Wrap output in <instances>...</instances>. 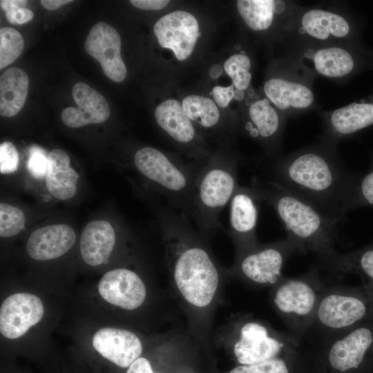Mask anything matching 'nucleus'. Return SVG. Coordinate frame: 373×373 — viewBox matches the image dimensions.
Here are the masks:
<instances>
[{
  "label": "nucleus",
  "mask_w": 373,
  "mask_h": 373,
  "mask_svg": "<svg viewBox=\"0 0 373 373\" xmlns=\"http://www.w3.org/2000/svg\"><path fill=\"white\" fill-rule=\"evenodd\" d=\"M251 186L261 202L272 207L298 254L313 252L320 258L335 250L339 220L273 180L254 177Z\"/></svg>",
  "instance_id": "nucleus-3"
},
{
  "label": "nucleus",
  "mask_w": 373,
  "mask_h": 373,
  "mask_svg": "<svg viewBox=\"0 0 373 373\" xmlns=\"http://www.w3.org/2000/svg\"><path fill=\"white\" fill-rule=\"evenodd\" d=\"M299 343L288 332H279L260 321L247 319L239 328L233 353L243 365L292 354Z\"/></svg>",
  "instance_id": "nucleus-9"
},
{
  "label": "nucleus",
  "mask_w": 373,
  "mask_h": 373,
  "mask_svg": "<svg viewBox=\"0 0 373 373\" xmlns=\"http://www.w3.org/2000/svg\"><path fill=\"white\" fill-rule=\"evenodd\" d=\"M84 48L99 61L108 79L118 83L124 80L127 70L121 57V38L112 26L104 21L95 23L86 37Z\"/></svg>",
  "instance_id": "nucleus-16"
},
{
  "label": "nucleus",
  "mask_w": 373,
  "mask_h": 373,
  "mask_svg": "<svg viewBox=\"0 0 373 373\" xmlns=\"http://www.w3.org/2000/svg\"><path fill=\"white\" fill-rule=\"evenodd\" d=\"M238 164L235 157L220 154L198 164L191 218L204 236L214 233L221 226L220 214L239 186Z\"/></svg>",
  "instance_id": "nucleus-4"
},
{
  "label": "nucleus",
  "mask_w": 373,
  "mask_h": 373,
  "mask_svg": "<svg viewBox=\"0 0 373 373\" xmlns=\"http://www.w3.org/2000/svg\"><path fill=\"white\" fill-rule=\"evenodd\" d=\"M336 147L321 141L278 157L271 171L273 180L342 222L347 197L358 175L345 166Z\"/></svg>",
  "instance_id": "nucleus-1"
},
{
  "label": "nucleus",
  "mask_w": 373,
  "mask_h": 373,
  "mask_svg": "<svg viewBox=\"0 0 373 373\" xmlns=\"http://www.w3.org/2000/svg\"><path fill=\"white\" fill-rule=\"evenodd\" d=\"M298 254L287 238L260 245L238 255L236 271L246 280L262 286H274L283 278L284 264L289 257Z\"/></svg>",
  "instance_id": "nucleus-12"
},
{
  "label": "nucleus",
  "mask_w": 373,
  "mask_h": 373,
  "mask_svg": "<svg viewBox=\"0 0 373 373\" xmlns=\"http://www.w3.org/2000/svg\"><path fill=\"white\" fill-rule=\"evenodd\" d=\"M126 373H155L148 359L139 357L126 370Z\"/></svg>",
  "instance_id": "nucleus-41"
},
{
  "label": "nucleus",
  "mask_w": 373,
  "mask_h": 373,
  "mask_svg": "<svg viewBox=\"0 0 373 373\" xmlns=\"http://www.w3.org/2000/svg\"><path fill=\"white\" fill-rule=\"evenodd\" d=\"M319 268L312 267L296 278H283L273 287L272 305L288 329L298 343L307 335L326 286Z\"/></svg>",
  "instance_id": "nucleus-7"
},
{
  "label": "nucleus",
  "mask_w": 373,
  "mask_h": 373,
  "mask_svg": "<svg viewBox=\"0 0 373 373\" xmlns=\"http://www.w3.org/2000/svg\"><path fill=\"white\" fill-rule=\"evenodd\" d=\"M244 128L250 137L262 142L268 154L275 157L280 149L285 128V115L266 97L252 102Z\"/></svg>",
  "instance_id": "nucleus-19"
},
{
  "label": "nucleus",
  "mask_w": 373,
  "mask_h": 373,
  "mask_svg": "<svg viewBox=\"0 0 373 373\" xmlns=\"http://www.w3.org/2000/svg\"><path fill=\"white\" fill-rule=\"evenodd\" d=\"M73 97L77 107H67L61 112L63 122L70 128H79L106 121L111 113L106 99L96 90L84 82L75 84Z\"/></svg>",
  "instance_id": "nucleus-22"
},
{
  "label": "nucleus",
  "mask_w": 373,
  "mask_h": 373,
  "mask_svg": "<svg viewBox=\"0 0 373 373\" xmlns=\"http://www.w3.org/2000/svg\"><path fill=\"white\" fill-rule=\"evenodd\" d=\"M318 267L333 274L358 276L364 285L373 287V243L358 249L341 253L336 250L318 258Z\"/></svg>",
  "instance_id": "nucleus-25"
},
{
  "label": "nucleus",
  "mask_w": 373,
  "mask_h": 373,
  "mask_svg": "<svg viewBox=\"0 0 373 373\" xmlns=\"http://www.w3.org/2000/svg\"><path fill=\"white\" fill-rule=\"evenodd\" d=\"M363 207H373V160L364 175H357L347 197L345 211Z\"/></svg>",
  "instance_id": "nucleus-31"
},
{
  "label": "nucleus",
  "mask_w": 373,
  "mask_h": 373,
  "mask_svg": "<svg viewBox=\"0 0 373 373\" xmlns=\"http://www.w3.org/2000/svg\"><path fill=\"white\" fill-rule=\"evenodd\" d=\"M97 289L107 303L126 310L140 307L146 296V288L134 271L119 267L105 273L99 281Z\"/></svg>",
  "instance_id": "nucleus-18"
},
{
  "label": "nucleus",
  "mask_w": 373,
  "mask_h": 373,
  "mask_svg": "<svg viewBox=\"0 0 373 373\" xmlns=\"http://www.w3.org/2000/svg\"><path fill=\"white\" fill-rule=\"evenodd\" d=\"M260 202L251 186L240 185L229 202L228 232L236 243L238 255L258 244L256 231Z\"/></svg>",
  "instance_id": "nucleus-13"
},
{
  "label": "nucleus",
  "mask_w": 373,
  "mask_h": 373,
  "mask_svg": "<svg viewBox=\"0 0 373 373\" xmlns=\"http://www.w3.org/2000/svg\"><path fill=\"white\" fill-rule=\"evenodd\" d=\"M182 106L191 121L205 128H213L219 123L220 111L213 101L208 97L195 95L187 96L182 100Z\"/></svg>",
  "instance_id": "nucleus-30"
},
{
  "label": "nucleus",
  "mask_w": 373,
  "mask_h": 373,
  "mask_svg": "<svg viewBox=\"0 0 373 373\" xmlns=\"http://www.w3.org/2000/svg\"><path fill=\"white\" fill-rule=\"evenodd\" d=\"M76 241L74 229L66 224H52L34 230L29 236L26 250L33 260L44 261L59 258Z\"/></svg>",
  "instance_id": "nucleus-23"
},
{
  "label": "nucleus",
  "mask_w": 373,
  "mask_h": 373,
  "mask_svg": "<svg viewBox=\"0 0 373 373\" xmlns=\"http://www.w3.org/2000/svg\"><path fill=\"white\" fill-rule=\"evenodd\" d=\"M244 97H245V92L236 89L234 98L236 100L241 101L244 99Z\"/></svg>",
  "instance_id": "nucleus-45"
},
{
  "label": "nucleus",
  "mask_w": 373,
  "mask_h": 373,
  "mask_svg": "<svg viewBox=\"0 0 373 373\" xmlns=\"http://www.w3.org/2000/svg\"><path fill=\"white\" fill-rule=\"evenodd\" d=\"M26 224V216L19 207L0 203V236L13 237L21 232Z\"/></svg>",
  "instance_id": "nucleus-34"
},
{
  "label": "nucleus",
  "mask_w": 373,
  "mask_h": 373,
  "mask_svg": "<svg viewBox=\"0 0 373 373\" xmlns=\"http://www.w3.org/2000/svg\"><path fill=\"white\" fill-rule=\"evenodd\" d=\"M132 162L135 171L166 200L169 206L191 219L198 164H185L151 146L138 149Z\"/></svg>",
  "instance_id": "nucleus-6"
},
{
  "label": "nucleus",
  "mask_w": 373,
  "mask_h": 373,
  "mask_svg": "<svg viewBox=\"0 0 373 373\" xmlns=\"http://www.w3.org/2000/svg\"><path fill=\"white\" fill-rule=\"evenodd\" d=\"M229 373H290V370L287 361L279 357L254 365H239Z\"/></svg>",
  "instance_id": "nucleus-35"
},
{
  "label": "nucleus",
  "mask_w": 373,
  "mask_h": 373,
  "mask_svg": "<svg viewBox=\"0 0 373 373\" xmlns=\"http://www.w3.org/2000/svg\"><path fill=\"white\" fill-rule=\"evenodd\" d=\"M28 167L32 175L37 178L46 175L47 168V157L37 149H34L30 155Z\"/></svg>",
  "instance_id": "nucleus-37"
},
{
  "label": "nucleus",
  "mask_w": 373,
  "mask_h": 373,
  "mask_svg": "<svg viewBox=\"0 0 373 373\" xmlns=\"http://www.w3.org/2000/svg\"><path fill=\"white\" fill-rule=\"evenodd\" d=\"M73 2L70 0H42L41 5L49 10H55L59 7Z\"/></svg>",
  "instance_id": "nucleus-43"
},
{
  "label": "nucleus",
  "mask_w": 373,
  "mask_h": 373,
  "mask_svg": "<svg viewBox=\"0 0 373 373\" xmlns=\"http://www.w3.org/2000/svg\"><path fill=\"white\" fill-rule=\"evenodd\" d=\"M295 59L314 75L334 80L347 77L355 66L353 54L344 43L306 46Z\"/></svg>",
  "instance_id": "nucleus-15"
},
{
  "label": "nucleus",
  "mask_w": 373,
  "mask_h": 373,
  "mask_svg": "<svg viewBox=\"0 0 373 373\" xmlns=\"http://www.w3.org/2000/svg\"><path fill=\"white\" fill-rule=\"evenodd\" d=\"M329 367L338 373L359 372L373 367V319L321 341Z\"/></svg>",
  "instance_id": "nucleus-11"
},
{
  "label": "nucleus",
  "mask_w": 373,
  "mask_h": 373,
  "mask_svg": "<svg viewBox=\"0 0 373 373\" xmlns=\"http://www.w3.org/2000/svg\"><path fill=\"white\" fill-rule=\"evenodd\" d=\"M8 21L14 24H23L30 21L34 17L32 10L24 7H17L6 11Z\"/></svg>",
  "instance_id": "nucleus-38"
},
{
  "label": "nucleus",
  "mask_w": 373,
  "mask_h": 373,
  "mask_svg": "<svg viewBox=\"0 0 373 373\" xmlns=\"http://www.w3.org/2000/svg\"><path fill=\"white\" fill-rule=\"evenodd\" d=\"M236 6L246 25L254 31L268 30L277 17L292 16L297 9L291 2L280 0H238Z\"/></svg>",
  "instance_id": "nucleus-27"
},
{
  "label": "nucleus",
  "mask_w": 373,
  "mask_h": 373,
  "mask_svg": "<svg viewBox=\"0 0 373 373\" xmlns=\"http://www.w3.org/2000/svg\"><path fill=\"white\" fill-rule=\"evenodd\" d=\"M45 176L47 191L53 198L65 201L76 194L79 174L71 167L65 151L55 149L48 153Z\"/></svg>",
  "instance_id": "nucleus-26"
},
{
  "label": "nucleus",
  "mask_w": 373,
  "mask_h": 373,
  "mask_svg": "<svg viewBox=\"0 0 373 373\" xmlns=\"http://www.w3.org/2000/svg\"><path fill=\"white\" fill-rule=\"evenodd\" d=\"M251 59L244 52L231 55L224 64V70L231 77L233 86L244 92L251 83Z\"/></svg>",
  "instance_id": "nucleus-32"
},
{
  "label": "nucleus",
  "mask_w": 373,
  "mask_h": 373,
  "mask_svg": "<svg viewBox=\"0 0 373 373\" xmlns=\"http://www.w3.org/2000/svg\"><path fill=\"white\" fill-rule=\"evenodd\" d=\"M19 153L10 142L0 145V171L1 174L10 173L17 169Z\"/></svg>",
  "instance_id": "nucleus-36"
},
{
  "label": "nucleus",
  "mask_w": 373,
  "mask_h": 373,
  "mask_svg": "<svg viewBox=\"0 0 373 373\" xmlns=\"http://www.w3.org/2000/svg\"><path fill=\"white\" fill-rule=\"evenodd\" d=\"M373 319V287L326 285L308 334L326 341Z\"/></svg>",
  "instance_id": "nucleus-5"
},
{
  "label": "nucleus",
  "mask_w": 373,
  "mask_h": 373,
  "mask_svg": "<svg viewBox=\"0 0 373 373\" xmlns=\"http://www.w3.org/2000/svg\"><path fill=\"white\" fill-rule=\"evenodd\" d=\"M130 3L135 8L146 10H158L166 7L167 0H131Z\"/></svg>",
  "instance_id": "nucleus-40"
},
{
  "label": "nucleus",
  "mask_w": 373,
  "mask_h": 373,
  "mask_svg": "<svg viewBox=\"0 0 373 373\" xmlns=\"http://www.w3.org/2000/svg\"><path fill=\"white\" fill-rule=\"evenodd\" d=\"M322 142L336 146L344 138L373 124V104L352 102L323 115Z\"/></svg>",
  "instance_id": "nucleus-20"
},
{
  "label": "nucleus",
  "mask_w": 373,
  "mask_h": 373,
  "mask_svg": "<svg viewBox=\"0 0 373 373\" xmlns=\"http://www.w3.org/2000/svg\"><path fill=\"white\" fill-rule=\"evenodd\" d=\"M212 94L216 104L221 108H225L234 98V86L233 84L227 87L216 86L212 89Z\"/></svg>",
  "instance_id": "nucleus-39"
},
{
  "label": "nucleus",
  "mask_w": 373,
  "mask_h": 373,
  "mask_svg": "<svg viewBox=\"0 0 373 373\" xmlns=\"http://www.w3.org/2000/svg\"><path fill=\"white\" fill-rule=\"evenodd\" d=\"M117 240L113 224L103 219L88 222L84 227L79 242L80 254L88 265L97 267L108 260Z\"/></svg>",
  "instance_id": "nucleus-24"
},
{
  "label": "nucleus",
  "mask_w": 373,
  "mask_h": 373,
  "mask_svg": "<svg viewBox=\"0 0 373 373\" xmlns=\"http://www.w3.org/2000/svg\"><path fill=\"white\" fill-rule=\"evenodd\" d=\"M27 1L24 0H1L0 1L1 8L6 11L17 8L24 7L27 4Z\"/></svg>",
  "instance_id": "nucleus-42"
},
{
  "label": "nucleus",
  "mask_w": 373,
  "mask_h": 373,
  "mask_svg": "<svg viewBox=\"0 0 373 373\" xmlns=\"http://www.w3.org/2000/svg\"><path fill=\"white\" fill-rule=\"evenodd\" d=\"M352 31L343 11L328 6L297 8L287 34L294 33L307 46L342 44ZM286 34V35H287Z\"/></svg>",
  "instance_id": "nucleus-10"
},
{
  "label": "nucleus",
  "mask_w": 373,
  "mask_h": 373,
  "mask_svg": "<svg viewBox=\"0 0 373 373\" xmlns=\"http://www.w3.org/2000/svg\"><path fill=\"white\" fill-rule=\"evenodd\" d=\"M159 44L173 51L179 61L192 53L199 37V25L191 13L176 10L160 18L153 27Z\"/></svg>",
  "instance_id": "nucleus-14"
},
{
  "label": "nucleus",
  "mask_w": 373,
  "mask_h": 373,
  "mask_svg": "<svg viewBox=\"0 0 373 373\" xmlns=\"http://www.w3.org/2000/svg\"><path fill=\"white\" fill-rule=\"evenodd\" d=\"M155 213L179 292L194 307L208 306L217 291L220 272L203 242L204 235L193 228L191 219L168 204L157 206Z\"/></svg>",
  "instance_id": "nucleus-2"
},
{
  "label": "nucleus",
  "mask_w": 373,
  "mask_h": 373,
  "mask_svg": "<svg viewBox=\"0 0 373 373\" xmlns=\"http://www.w3.org/2000/svg\"><path fill=\"white\" fill-rule=\"evenodd\" d=\"M24 41L17 30L10 27L0 29V69L13 63L21 55Z\"/></svg>",
  "instance_id": "nucleus-33"
},
{
  "label": "nucleus",
  "mask_w": 373,
  "mask_h": 373,
  "mask_svg": "<svg viewBox=\"0 0 373 373\" xmlns=\"http://www.w3.org/2000/svg\"><path fill=\"white\" fill-rule=\"evenodd\" d=\"M44 314L43 303L39 296L25 292L11 294L1 305V334L9 339L18 338L38 323Z\"/></svg>",
  "instance_id": "nucleus-17"
},
{
  "label": "nucleus",
  "mask_w": 373,
  "mask_h": 373,
  "mask_svg": "<svg viewBox=\"0 0 373 373\" xmlns=\"http://www.w3.org/2000/svg\"><path fill=\"white\" fill-rule=\"evenodd\" d=\"M29 86L27 74L21 68L7 69L0 77V115L12 117L22 108Z\"/></svg>",
  "instance_id": "nucleus-29"
},
{
  "label": "nucleus",
  "mask_w": 373,
  "mask_h": 373,
  "mask_svg": "<svg viewBox=\"0 0 373 373\" xmlns=\"http://www.w3.org/2000/svg\"><path fill=\"white\" fill-rule=\"evenodd\" d=\"M92 345L103 358L121 368H128L141 356L143 350L136 334L115 327L98 329L93 336Z\"/></svg>",
  "instance_id": "nucleus-21"
},
{
  "label": "nucleus",
  "mask_w": 373,
  "mask_h": 373,
  "mask_svg": "<svg viewBox=\"0 0 373 373\" xmlns=\"http://www.w3.org/2000/svg\"><path fill=\"white\" fill-rule=\"evenodd\" d=\"M314 76L294 58L285 61V69L282 73L265 82L263 91L286 118L300 114L316 105L312 88Z\"/></svg>",
  "instance_id": "nucleus-8"
},
{
  "label": "nucleus",
  "mask_w": 373,
  "mask_h": 373,
  "mask_svg": "<svg viewBox=\"0 0 373 373\" xmlns=\"http://www.w3.org/2000/svg\"><path fill=\"white\" fill-rule=\"evenodd\" d=\"M155 118L157 125L176 142L186 146L196 141L192 121L178 100L169 99L159 104L155 110Z\"/></svg>",
  "instance_id": "nucleus-28"
},
{
  "label": "nucleus",
  "mask_w": 373,
  "mask_h": 373,
  "mask_svg": "<svg viewBox=\"0 0 373 373\" xmlns=\"http://www.w3.org/2000/svg\"><path fill=\"white\" fill-rule=\"evenodd\" d=\"M222 73V69L218 64H215L209 70V74L212 79H217Z\"/></svg>",
  "instance_id": "nucleus-44"
}]
</instances>
